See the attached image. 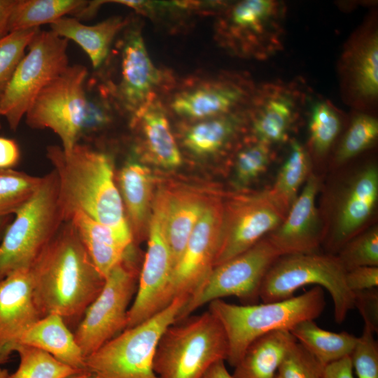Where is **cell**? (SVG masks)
Returning a JSON list of instances; mask_svg holds the SVG:
<instances>
[{
	"label": "cell",
	"mask_w": 378,
	"mask_h": 378,
	"mask_svg": "<svg viewBox=\"0 0 378 378\" xmlns=\"http://www.w3.org/2000/svg\"><path fill=\"white\" fill-rule=\"evenodd\" d=\"M30 270L41 318L51 314L64 321L80 317L105 283L70 220L63 223Z\"/></svg>",
	"instance_id": "cell-1"
},
{
	"label": "cell",
	"mask_w": 378,
	"mask_h": 378,
	"mask_svg": "<svg viewBox=\"0 0 378 378\" xmlns=\"http://www.w3.org/2000/svg\"><path fill=\"white\" fill-rule=\"evenodd\" d=\"M46 150L57 174L66 221L74 212L81 211L133 243L112 156L79 143L68 152L59 146H49Z\"/></svg>",
	"instance_id": "cell-2"
},
{
	"label": "cell",
	"mask_w": 378,
	"mask_h": 378,
	"mask_svg": "<svg viewBox=\"0 0 378 378\" xmlns=\"http://www.w3.org/2000/svg\"><path fill=\"white\" fill-rule=\"evenodd\" d=\"M325 306L323 289L316 286L298 296L262 304L238 305L216 300L209 303L208 310L224 329L228 344L226 360L234 367L255 339L274 330L290 331L302 321L314 320Z\"/></svg>",
	"instance_id": "cell-3"
},
{
	"label": "cell",
	"mask_w": 378,
	"mask_h": 378,
	"mask_svg": "<svg viewBox=\"0 0 378 378\" xmlns=\"http://www.w3.org/2000/svg\"><path fill=\"white\" fill-rule=\"evenodd\" d=\"M65 216L59 194L57 174L42 176L34 195L15 213L0 242V279L29 269L54 238Z\"/></svg>",
	"instance_id": "cell-4"
},
{
	"label": "cell",
	"mask_w": 378,
	"mask_h": 378,
	"mask_svg": "<svg viewBox=\"0 0 378 378\" xmlns=\"http://www.w3.org/2000/svg\"><path fill=\"white\" fill-rule=\"evenodd\" d=\"M228 344L223 328L209 310L169 326L155 354L158 378H202L219 360H226Z\"/></svg>",
	"instance_id": "cell-5"
},
{
	"label": "cell",
	"mask_w": 378,
	"mask_h": 378,
	"mask_svg": "<svg viewBox=\"0 0 378 378\" xmlns=\"http://www.w3.org/2000/svg\"><path fill=\"white\" fill-rule=\"evenodd\" d=\"M189 298L178 296L146 320L122 330L85 358L87 370L99 378H158L153 369L158 342Z\"/></svg>",
	"instance_id": "cell-6"
},
{
	"label": "cell",
	"mask_w": 378,
	"mask_h": 378,
	"mask_svg": "<svg viewBox=\"0 0 378 378\" xmlns=\"http://www.w3.org/2000/svg\"><path fill=\"white\" fill-rule=\"evenodd\" d=\"M346 272L336 255L316 252L281 255L267 272L260 298L263 302L286 300L298 288L315 284L330 293L335 321L341 323L354 308V293L346 286Z\"/></svg>",
	"instance_id": "cell-7"
},
{
	"label": "cell",
	"mask_w": 378,
	"mask_h": 378,
	"mask_svg": "<svg viewBox=\"0 0 378 378\" xmlns=\"http://www.w3.org/2000/svg\"><path fill=\"white\" fill-rule=\"evenodd\" d=\"M223 8L216 32L225 50L241 57L261 59L281 50L286 14L283 3L244 0Z\"/></svg>",
	"instance_id": "cell-8"
},
{
	"label": "cell",
	"mask_w": 378,
	"mask_h": 378,
	"mask_svg": "<svg viewBox=\"0 0 378 378\" xmlns=\"http://www.w3.org/2000/svg\"><path fill=\"white\" fill-rule=\"evenodd\" d=\"M134 250L133 244L110 271L103 288L86 309L74 333L85 358L126 328L141 270Z\"/></svg>",
	"instance_id": "cell-9"
},
{
	"label": "cell",
	"mask_w": 378,
	"mask_h": 378,
	"mask_svg": "<svg viewBox=\"0 0 378 378\" xmlns=\"http://www.w3.org/2000/svg\"><path fill=\"white\" fill-rule=\"evenodd\" d=\"M69 40L39 29L0 99V113L15 131L39 92L69 66Z\"/></svg>",
	"instance_id": "cell-10"
},
{
	"label": "cell",
	"mask_w": 378,
	"mask_h": 378,
	"mask_svg": "<svg viewBox=\"0 0 378 378\" xmlns=\"http://www.w3.org/2000/svg\"><path fill=\"white\" fill-rule=\"evenodd\" d=\"M88 74L85 66L69 64L39 92L24 115L29 127L55 132L66 152L83 134Z\"/></svg>",
	"instance_id": "cell-11"
},
{
	"label": "cell",
	"mask_w": 378,
	"mask_h": 378,
	"mask_svg": "<svg viewBox=\"0 0 378 378\" xmlns=\"http://www.w3.org/2000/svg\"><path fill=\"white\" fill-rule=\"evenodd\" d=\"M280 257L267 237L246 251L214 267L199 290L181 310L176 321L216 300L234 296L246 304H256L263 279Z\"/></svg>",
	"instance_id": "cell-12"
},
{
	"label": "cell",
	"mask_w": 378,
	"mask_h": 378,
	"mask_svg": "<svg viewBox=\"0 0 378 378\" xmlns=\"http://www.w3.org/2000/svg\"><path fill=\"white\" fill-rule=\"evenodd\" d=\"M287 213L269 190L239 192L223 202L214 267L266 237L282 223Z\"/></svg>",
	"instance_id": "cell-13"
},
{
	"label": "cell",
	"mask_w": 378,
	"mask_h": 378,
	"mask_svg": "<svg viewBox=\"0 0 378 378\" xmlns=\"http://www.w3.org/2000/svg\"><path fill=\"white\" fill-rule=\"evenodd\" d=\"M121 34L118 45L120 57L118 80L104 86L115 106L132 119L157 99L158 92L167 83V75L151 59L139 24L130 21Z\"/></svg>",
	"instance_id": "cell-14"
},
{
	"label": "cell",
	"mask_w": 378,
	"mask_h": 378,
	"mask_svg": "<svg viewBox=\"0 0 378 378\" xmlns=\"http://www.w3.org/2000/svg\"><path fill=\"white\" fill-rule=\"evenodd\" d=\"M223 213V202L214 197L173 268L160 301V311L178 296L190 298L199 290L214 267Z\"/></svg>",
	"instance_id": "cell-15"
},
{
	"label": "cell",
	"mask_w": 378,
	"mask_h": 378,
	"mask_svg": "<svg viewBox=\"0 0 378 378\" xmlns=\"http://www.w3.org/2000/svg\"><path fill=\"white\" fill-rule=\"evenodd\" d=\"M252 94L251 83L239 76L199 80L174 92L168 109L181 118L195 122L237 111Z\"/></svg>",
	"instance_id": "cell-16"
},
{
	"label": "cell",
	"mask_w": 378,
	"mask_h": 378,
	"mask_svg": "<svg viewBox=\"0 0 378 378\" xmlns=\"http://www.w3.org/2000/svg\"><path fill=\"white\" fill-rule=\"evenodd\" d=\"M147 234V250L140 270L137 290L127 313L125 329L139 324L160 311V301L173 270L171 251L161 220L153 209Z\"/></svg>",
	"instance_id": "cell-17"
},
{
	"label": "cell",
	"mask_w": 378,
	"mask_h": 378,
	"mask_svg": "<svg viewBox=\"0 0 378 378\" xmlns=\"http://www.w3.org/2000/svg\"><path fill=\"white\" fill-rule=\"evenodd\" d=\"M296 87L269 83L255 93L248 115L255 140L271 146L287 141L304 98Z\"/></svg>",
	"instance_id": "cell-18"
},
{
	"label": "cell",
	"mask_w": 378,
	"mask_h": 378,
	"mask_svg": "<svg viewBox=\"0 0 378 378\" xmlns=\"http://www.w3.org/2000/svg\"><path fill=\"white\" fill-rule=\"evenodd\" d=\"M319 188L311 172L282 223L266 236L280 256L317 252L323 239L316 205Z\"/></svg>",
	"instance_id": "cell-19"
},
{
	"label": "cell",
	"mask_w": 378,
	"mask_h": 378,
	"mask_svg": "<svg viewBox=\"0 0 378 378\" xmlns=\"http://www.w3.org/2000/svg\"><path fill=\"white\" fill-rule=\"evenodd\" d=\"M213 198L200 190L183 187L161 188L155 194L152 209L160 216L173 268Z\"/></svg>",
	"instance_id": "cell-20"
},
{
	"label": "cell",
	"mask_w": 378,
	"mask_h": 378,
	"mask_svg": "<svg viewBox=\"0 0 378 378\" xmlns=\"http://www.w3.org/2000/svg\"><path fill=\"white\" fill-rule=\"evenodd\" d=\"M378 199V170L374 164L363 168L350 181L339 202L334 227L327 246L330 254L358 234L370 219Z\"/></svg>",
	"instance_id": "cell-21"
},
{
	"label": "cell",
	"mask_w": 378,
	"mask_h": 378,
	"mask_svg": "<svg viewBox=\"0 0 378 378\" xmlns=\"http://www.w3.org/2000/svg\"><path fill=\"white\" fill-rule=\"evenodd\" d=\"M41 318L33 295L31 270L0 279V346L12 353L22 335Z\"/></svg>",
	"instance_id": "cell-22"
},
{
	"label": "cell",
	"mask_w": 378,
	"mask_h": 378,
	"mask_svg": "<svg viewBox=\"0 0 378 378\" xmlns=\"http://www.w3.org/2000/svg\"><path fill=\"white\" fill-rule=\"evenodd\" d=\"M134 154L117 176V187L133 243L139 241L148 233L153 200L151 171L140 156L136 153Z\"/></svg>",
	"instance_id": "cell-23"
},
{
	"label": "cell",
	"mask_w": 378,
	"mask_h": 378,
	"mask_svg": "<svg viewBox=\"0 0 378 378\" xmlns=\"http://www.w3.org/2000/svg\"><path fill=\"white\" fill-rule=\"evenodd\" d=\"M130 20L115 15L95 24L64 16L50 24L52 32L77 43L89 57L94 70L100 69L107 62L112 44Z\"/></svg>",
	"instance_id": "cell-24"
},
{
	"label": "cell",
	"mask_w": 378,
	"mask_h": 378,
	"mask_svg": "<svg viewBox=\"0 0 378 378\" xmlns=\"http://www.w3.org/2000/svg\"><path fill=\"white\" fill-rule=\"evenodd\" d=\"M141 132L146 156L156 165L173 169L182 163V155L171 130L167 109L156 99L130 120Z\"/></svg>",
	"instance_id": "cell-25"
},
{
	"label": "cell",
	"mask_w": 378,
	"mask_h": 378,
	"mask_svg": "<svg viewBox=\"0 0 378 378\" xmlns=\"http://www.w3.org/2000/svg\"><path fill=\"white\" fill-rule=\"evenodd\" d=\"M16 344L41 349L76 370H87L85 358L74 333L58 314H48L38 320L26 330Z\"/></svg>",
	"instance_id": "cell-26"
},
{
	"label": "cell",
	"mask_w": 378,
	"mask_h": 378,
	"mask_svg": "<svg viewBox=\"0 0 378 378\" xmlns=\"http://www.w3.org/2000/svg\"><path fill=\"white\" fill-rule=\"evenodd\" d=\"M68 220L73 224L94 265L105 279L134 244L81 211L74 212Z\"/></svg>",
	"instance_id": "cell-27"
},
{
	"label": "cell",
	"mask_w": 378,
	"mask_h": 378,
	"mask_svg": "<svg viewBox=\"0 0 378 378\" xmlns=\"http://www.w3.org/2000/svg\"><path fill=\"white\" fill-rule=\"evenodd\" d=\"M297 342L291 332L274 330L253 341L234 366V378H274L288 351Z\"/></svg>",
	"instance_id": "cell-28"
},
{
	"label": "cell",
	"mask_w": 378,
	"mask_h": 378,
	"mask_svg": "<svg viewBox=\"0 0 378 378\" xmlns=\"http://www.w3.org/2000/svg\"><path fill=\"white\" fill-rule=\"evenodd\" d=\"M239 110L191 122L181 134V143L185 149L198 158L213 156L220 153L240 131L248 115Z\"/></svg>",
	"instance_id": "cell-29"
},
{
	"label": "cell",
	"mask_w": 378,
	"mask_h": 378,
	"mask_svg": "<svg viewBox=\"0 0 378 378\" xmlns=\"http://www.w3.org/2000/svg\"><path fill=\"white\" fill-rule=\"evenodd\" d=\"M88 4L86 0H16L10 15L8 31L38 28L66 15L80 21Z\"/></svg>",
	"instance_id": "cell-30"
},
{
	"label": "cell",
	"mask_w": 378,
	"mask_h": 378,
	"mask_svg": "<svg viewBox=\"0 0 378 378\" xmlns=\"http://www.w3.org/2000/svg\"><path fill=\"white\" fill-rule=\"evenodd\" d=\"M290 332L324 366L349 356L358 340V337L346 332L324 330L314 320L302 321Z\"/></svg>",
	"instance_id": "cell-31"
},
{
	"label": "cell",
	"mask_w": 378,
	"mask_h": 378,
	"mask_svg": "<svg viewBox=\"0 0 378 378\" xmlns=\"http://www.w3.org/2000/svg\"><path fill=\"white\" fill-rule=\"evenodd\" d=\"M349 53L348 75L353 92L362 99L374 100L378 94L377 33L364 36Z\"/></svg>",
	"instance_id": "cell-32"
},
{
	"label": "cell",
	"mask_w": 378,
	"mask_h": 378,
	"mask_svg": "<svg viewBox=\"0 0 378 378\" xmlns=\"http://www.w3.org/2000/svg\"><path fill=\"white\" fill-rule=\"evenodd\" d=\"M311 161L307 149L297 140L290 144V153L282 164L273 186L272 197L288 211L301 186L310 174Z\"/></svg>",
	"instance_id": "cell-33"
},
{
	"label": "cell",
	"mask_w": 378,
	"mask_h": 378,
	"mask_svg": "<svg viewBox=\"0 0 378 378\" xmlns=\"http://www.w3.org/2000/svg\"><path fill=\"white\" fill-rule=\"evenodd\" d=\"M13 351L18 354L20 363L17 370L10 374L8 378H65L80 372L35 347L15 344Z\"/></svg>",
	"instance_id": "cell-34"
},
{
	"label": "cell",
	"mask_w": 378,
	"mask_h": 378,
	"mask_svg": "<svg viewBox=\"0 0 378 378\" xmlns=\"http://www.w3.org/2000/svg\"><path fill=\"white\" fill-rule=\"evenodd\" d=\"M42 176L13 169L0 170V218L12 216L34 195Z\"/></svg>",
	"instance_id": "cell-35"
},
{
	"label": "cell",
	"mask_w": 378,
	"mask_h": 378,
	"mask_svg": "<svg viewBox=\"0 0 378 378\" xmlns=\"http://www.w3.org/2000/svg\"><path fill=\"white\" fill-rule=\"evenodd\" d=\"M341 119L336 109L328 102L318 100L311 106L309 132L311 147L317 155H324L341 130Z\"/></svg>",
	"instance_id": "cell-36"
},
{
	"label": "cell",
	"mask_w": 378,
	"mask_h": 378,
	"mask_svg": "<svg viewBox=\"0 0 378 378\" xmlns=\"http://www.w3.org/2000/svg\"><path fill=\"white\" fill-rule=\"evenodd\" d=\"M378 136V121L368 114L356 115L352 120L335 154L337 163H344L372 145Z\"/></svg>",
	"instance_id": "cell-37"
},
{
	"label": "cell",
	"mask_w": 378,
	"mask_h": 378,
	"mask_svg": "<svg viewBox=\"0 0 378 378\" xmlns=\"http://www.w3.org/2000/svg\"><path fill=\"white\" fill-rule=\"evenodd\" d=\"M272 155V146L257 140L241 149L234 162V185L239 189L249 185L267 169Z\"/></svg>",
	"instance_id": "cell-38"
},
{
	"label": "cell",
	"mask_w": 378,
	"mask_h": 378,
	"mask_svg": "<svg viewBox=\"0 0 378 378\" xmlns=\"http://www.w3.org/2000/svg\"><path fill=\"white\" fill-rule=\"evenodd\" d=\"M348 271L362 266L378 267V228L358 233L346 242L336 255Z\"/></svg>",
	"instance_id": "cell-39"
},
{
	"label": "cell",
	"mask_w": 378,
	"mask_h": 378,
	"mask_svg": "<svg viewBox=\"0 0 378 378\" xmlns=\"http://www.w3.org/2000/svg\"><path fill=\"white\" fill-rule=\"evenodd\" d=\"M40 29L9 32L0 39V99L34 35Z\"/></svg>",
	"instance_id": "cell-40"
},
{
	"label": "cell",
	"mask_w": 378,
	"mask_h": 378,
	"mask_svg": "<svg viewBox=\"0 0 378 378\" xmlns=\"http://www.w3.org/2000/svg\"><path fill=\"white\" fill-rule=\"evenodd\" d=\"M324 367L297 342L284 357L274 378H322Z\"/></svg>",
	"instance_id": "cell-41"
},
{
	"label": "cell",
	"mask_w": 378,
	"mask_h": 378,
	"mask_svg": "<svg viewBox=\"0 0 378 378\" xmlns=\"http://www.w3.org/2000/svg\"><path fill=\"white\" fill-rule=\"evenodd\" d=\"M132 8L136 13L152 19L174 15L176 14H190L193 11L210 7L204 6L207 3L190 1H141V0H116L108 1Z\"/></svg>",
	"instance_id": "cell-42"
},
{
	"label": "cell",
	"mask_w": 378,
	"mask_h": 378,
	"mask_svg": "<svg viewBox=\"0 0 378 378\" xmlns=\"http://www.w3.org/2000/svg\"><path fill=\"white\" fill-rule=\"evenodd\" d=\"M374 332L364 326L350 356L358 378H378V344Z\"/></svg>",
	"instance_id": "cell-43"
},
{
	"label": "cell",
	"mask_w": 378,
	"mask_h": 378,
	"mask_svg": "<svg viewBox=\"0 0 378 378\" xmlns=\"http://www.w3.org/2000/svg\"><path fill=\"white\" fill-rule=\"evenodd\" d=\"M354 307L361 315L364 326L374 333L378 331V289L373 288L354 292Z\"/></svg>",
	"instance_id": "cell-44"
},
{
	"label": "cell",
	"mask_w": 378,
	"mask_h": 378,
	"mask_svg": "<svg viewBox=\"0 0 378 378\" xmlns=\"http://www.w3.org/2000/svg\"><path fill=\"white\" fill-rule=\"evenodd\" d=\"M346 284L351 292L363 290L378 286V267L362 266L346 272Z\"/></svg>",
	"instance_id": "cell-45"
},
{
	"label": "cell",
	"mask_w": 378,
	"mask_h": 378,
	"mask_svg": "<svg viewBox=\"0 0 378 378\" xmlns=\"http://www.w3.org/2000/svg\"><path fill=\"white\" fill-rule=\"evenodd\" d=\"M20 151L17 142L11 139L0 136V170L13 169L18 163Z\"/></svg>",
	"instance_id": "cell-46"
},
{
	"label": "cell",
	"mask_w": 378,
	"mask_h": 378,
	"mask_svg": "<svg viewBox=\"0 0 378 378\" xmlns=\"http://www.w3.org/2000/svg\"><path fill=\"white\" fill-rule=\"evenodd\" d=\"M350 356L332 362L324 367L322 378H354Z\"/></svg>",
	"instance_id": "cell-47"
},
{
	"label": "cell",
	"mask_w": 378,
	"mask_h": 378,
	"mask_svg": "<svg viewBox=\"0 0 378 378\" xmlns=\"http://www.w3.org/2000/svg\"><path fill=\"white\" fill-rule=\"evenodd\" d=\"M16 0H0V39L8 33V22Z\"/></svg>",
	"instance_id": "cell-48"
},
{
	"label": "cell",
	"mask_w": 378,
	"mask_h": 378,
	"mask_svg": "<svg viewBox=\"0 0 378 378\" xmlns=\"http://www.w3.org/2000/svg\"><path fill=\"white\" fill-rule=\"evenodd\" d=\"M202 378H234V377L228 372L225 360H219L208 368Z\"/></svg>",
	"instance_id": "cell-49"
},
{
	"label": "cell",
	"mask_w": 378,
	"mask_h": 378,
	"mask_svg": "<svg viewBox=\"0 0 378 378\" xmlns=\"http://www.w3.org/2000/svg\"><path fill=\"white\" fill-rule=\"evenodd\" d=\"M65 378H99V377L86 370L78 372Z\"/></svg>",
	"instance_id": "cell-50"
},
{
	"label": "cell",
	"mask_w": 378,
	"mask_h": 378,
	"mask_svg": "<svg viewBox=\"0 0 378 378\" xmlns=\"http://www.w3.org/2000/svg\"><path fill=\"white\" fill-rule=\"evenodd\" d=\"M11 216L4 217L0 218V238H2V236L9 225V223L11 222Z\"/></svg>",
	"instance_id": "cell-51"
},
{
	"label": "cell",
	"mask_w": 378,
	"mask_h": 378,
	"mask_svg": "<svg viewBox=\"0 0 378 378\" xmlns=\"http://www.w3.org/2000/svg\"><path fill=\"white\" fill-rule=\"evenodd\" d=\"M10 353L5 346H0V364L4 363L9 358Z\"/></svg>",
	"instance_id": "cell-52"
},
{
	"label": "cell",
	"mask_w": 378,
	"mask_h": 378,
	"mask_svg": "<svg viewBox=\"0 0 378 378\" xmlns=\"http://www.w3.org/2000/svg\"><path fill=\"white\" fill-rule=\"evenodd\" d=\"M9 374L7 369L0 368V378H8Z\"/></svg>",
	"instance_id": "cell-53"
},
{
	"label": "cell",
	"mask_w": 378,
	"mask_h": 378,
	"mask_svg": "<svg viewBox=\"0 0 378 378\" xmlns=\"http://www.w3.org/2000/svg\"><path fill=\"white\" fill-rule=\"evenodd\" d=\"M1 113H0V118H1ZM1 120H0V130H1Z\"/></svg>",
	"instance_id": "cell-54"
}]
</instances>
